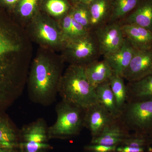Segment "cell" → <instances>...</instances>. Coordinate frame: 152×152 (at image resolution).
<instances>
[{"label":"cell","instance_id":"7402d4cb","mask_svg":"<svg viewBox=\"0 0 152 152\" xmlns=\"http://www.w3.org/2000/svg\"><path fill=\"white\" fill-rule=\"evenodd\" d=\"M110 86L115 99L117 107L120 112L127 102V90L124 79L121 76L114 75L109 80Z\"/></svg>","mask_w":152,"mask_h":152},{"label":"cell","instance_id":"30bf717a","mask_svg":"<svg viewBox=\"0 0 152 152\" xmlns=\"http://www.w3.org/2000/svg\"><path fill=\"white\" fill-rule=\"evenodd\" d=\"M128 132L129 130L118 118L108 126L99 137L93 138L91 143L116 146L129 137Z\"/></svg>","mask_w":152,"mask_h":152},{"label":"cell","instance_id":"5b68a950","mask_svg":"<svg viewBox=\"0 0 152 152\" xmlns=\"http://www.w3.org/2000/svg\"><path fill=\"white\" fill-rule=\"evenodd\" d=\"M66 44V53L72 65L86 66L97 60L101 55L93 31Z\"/></svg>","mask_w":152,"mask_h":152},{"label":"cell","instance_id":"7a4b0ae2","mask_svg":"<svg viewBox=\"0 0 152 152\" xmlns=\"http://www.w3.org/2000/svg\"><path fill=\"white\" fill-rule=\"evenodd\" d=\"M58 92L62 100L83 110L98 102L95 88L87 79L85 66L71 65L61 77Z\"/></svg>","mask_w":152,"mask_h":152},{"label":"cell","instance_id":"4316f807","mask_svg":"<svg viewBox=\"0 0 152 152\" xmlns=\"http://www.w3.org/2000/svg\"><path fill=\"white\" fill-rule=\"evenodd\" d=\"M86 149L94 152H111L116 150V146H108L99 144H93L86 147Z\"/></svg>","mask_w":152,"mask_h":152},{"label":"cell","instance_id":"5bb4252c","mask_svg":"<svg viewBox=\"0 0 152 152\" xmlns=\"http://www.w3.org/2000/svg\"><path fill=\"white\" fill-rule=\"evenodd\" d=\"M127 102L152 100V74L126 85Z\"/></svg>","mask_w":152,"mask_h":152},{"label":"cell","instance_id":"f546056e","mask_svg":"<svg viewBox=\"0 0 152 152\" xmlns=\"http://www.w3.org/2000/svg\"><path fill=\"white\" fill-rule=\"evenodd\" d=\"M18 1L19 0H3L4 2L8 5L14 4Z\"/></svg>","mask_w":152,"mask_h":152},{"label":"cell","instance_id":"ba28073f","mask_svg":"<svg viewBox=\"0 0 152 152\" xmlns=\"http://www.w3.org/2000/svg\"><path fill=\"white\" fill-rule=\"evenodd\" d=\"M116 119L98 102L85 110L84 126L89 130L94 138Z\"/></svg>","mask_w":152,"mask_h":152},{"label":"cell","instance_id":"d4e9b609","mask_svg":"<svg viewBox=\"0 0 152 152\" xmlns=\"http://www.w3.org/2000/svg\"><path fill=\"white\" fill-rule=\"evenodd\" d=\"M18 145L22 152H45L51 148L49 144L46 143H36L32 142H22Z\"/></svg>","mask_w":152,"mask_h":152},{"label":"cell","instance_id":"83f0119b","mask_svg":"<svg viewBox=\"0 0 152 152\" xmlns=\"http://www.w3.org/2000/svg\"><path fill=\"white\" fill-rule=\"evenodd\" d=\"M76 4H89L92 0H72Z\"/></svg>","mask_w":152,"mask_h":152},{"label":"cell","instance_id":"8992f818","mask_svg":"<svg viewBox=\"0 0 152 152\" xmlns=\"http://www.w3.org/2000/svg\"><path fill=\"white\" fill-rule=\"evenodd\" d=\"M96 40L101 55L113 53L121 48L125 39L121 24L109 22L92 31Z\"/></svg>","mask_w":152,"mask_h":152},{"label":"cell","instance_id":"ac0fdd59","mask_svg":"<svg viewBox=\"0 0 152 152\" xmlns=\"http://www.w3.org/2000/svg\"><path fill=\"white\" fill-rule=\"evenodd\" d=\"M37 37L42 42L50 45H56L65 42L62 33L53 25L45 21H40L36 26Z\"/></svg>","mask_w":152,"mask_h":152},{"label":"cell","instance_id":"4fadbf2b","mask_svg":"<svg viewBox=\"0 0 152 152\" xmlns=\"http://www.w3.org/2000/svg\"><path fill=\"white\" fill-rule=\"evenodd\" d=\"M85 72L90 84L95 88L98 85L109 80L113 72L105 60H98L85 66Z\"/></svg>","mask_w":152,"mask_h":152},{"label":"cell","instance_id":"d6986e66","mask_svg":"<svg viewBox=\"0 0 152 152\" xmlns=\"http://www.w3.org/2000/svg\"><path fill=\"white\" fill-rule=\"evenodd\" d=\"M90 32L75 20L71 10L63 18L62 33L65 42H68L86 35Z\"/></svg>","mask_w":152,"mask_h":152},{"label":"cell","instance_id":"6da1fadb","mask_svg":"<svg viewBox=\"0 0 152 152\" xmlns=\"http://www.w3.org/2000/svg\"><path fill=\"white\" fill-rule=\"evenodd\" d=\"M61 77L59 68L49 59L37 58L33 64L29 81L31 99L44 106L50 104L58 92Z\"/></svg>","mask_w":152,"mask_h":152},{"label":"cell","instance_id":"9a60e30c","mask_svg":"<svg viewBox=\"0 0 152 152\" xmlns=\"http://www.w3.org/2000/svg\"><path fill=\"white\" fill-rule=\"evenodd\" d=\"M88 7L91 31L109 22L111 14V0H92Z\"/></svg>","mask_w":152,"mask_h":152},{"label":"cell","instance_id":"1f68e13d","mask_svg":"<svg viewBox=\"0 0 152 152\" xmlns=\"http://www.w3.org/2000/svg\"><path fill=\"white\" fill-rule=\"evenodd\" d=\"M0 147H1V148H4V147H3V146L2 145H1V144H0Z\"/></svg>","mask_w":152,"mask_h":152},{"label":"cell","instance_id":"484cf974","mask_svg":"<svg viewBox=\"0 0 152 152\" xmlns=\"http://www.w3.org/2000/svg\"><path fill=\"white\" fill-rule=\"evenodd\" d=\"M38 0H21L19 11L21 15L28 18L32 15L35 10Z\"/></svg>","mask_w":152,"mask_h":152},{"label":"cell","instance_id":"52a82bcc","mask_svg":"<svg viewBox=\"0 0 152 152\" xmlns=\"http://www.w3.org/2000/svg\"><path fill=\"white\" fill-rule=\"evenodd\" d=\"M152 74V48L136 50L129 65L123 75L129 82L136 81Z\"/></svg>","mask_w":152,"mask_h":152},{"label":"cell","instance_id":"44dd1931","mask_svg":"<svg viewBox=\"0 0 152 152\" xmlns=\"http://www.w3.org/2000/svg\"><path fill=\"white\" fill-rule=\"evenodd\" d=\"M0 144L6 148L14 149L18 145L16 132L8 120L0 116Z\"/></svg>","mask_w":152,"mask_h":152},{"label":"cell","instance_id":"277c9868","mask_svg":"<svg viewBox=\"0 0 152 152\" xmlns=\"http://www.w3.org/2000/svg\"><path fill=\"white\" fill-rule=\"evenodd\" d=\"M119 119L128 130L149 134L152 132V100L127 102Z\"/></svg>","mask_w":152,"mask_h":152},{"label":"cell","instance_id":"7c38bea8","mask_svg":"<svg viewBox=\"0 0 152 152\" xmlns=\"http://www.w3.org/2000/svg\"><path fill=\"white\" fill-rule=\"evenodd\" d=\"M120 23L138 25L152 32V0H141L135 9Z\"/></svg>","mask_w":152,"mask_h":152},{"label":"cell","instance_id":"f1b7e54d","mask_svg":"<svg viewBox=\"0 0 152 152\" xmlns=\"http://www.w3.org/2000/svg\"><path fill=\"white\" fill-rule=\"evenodd\" d=\"M149 152H152V132L148 134Z\"/></svg>","mask_w":152,"mask_h":152},{"label":"cell","instance_id":"8fae6325","mask_svg":"<svg viewBox=\"0 0 152 152\" xmlns=\"http://www.w3.org/2000/svg\"><path fill=\"white\" fill-rule=\"evenodd\" d=\"M125 37L137 50L152 48V32L134 24H121Z\"/></svg>","mask_w":152,"mask_h":152},{"label":"cell","instance_id":"cb8c5ba5","mask_svg":"<svg viewBox=\"0 0 152 152\" xmlns=\"http://www.w3.org/2000/svg\"><path fill=\"white\" fill-rule=\"evenodd\" d=\"M46 7L48 12L54 16L65 15L69 10L67 3L64 0H48Z\"/></svg>","mask_w":152,"mask_h":152},{"label":"cell","instance_id":"3957f363","mask_svg":"<svg viewBox=\"0 0 152 152\" xmlns=\"http://www.w3.org/2000/svg\"><path fill=\"white\" fill-rule=\"evenodd\" d=\"M56 109L57 120L48 128L49 138L75 135L84 127L85 110L64 100L58 104Z\"/></svg>","mask_w":152,"mask_h":152},{"label":"cell","instance_id":"ffe728a7","mask_svg":"<svg viewBox=\"0 0 152 152\" xmlns=\"http://www.w3.org/2000/svg\"><path fill=\"white\" fill-rule=\"evenodd\" d=\"M141 0H111L109 22H121L134 10Z\"/></svg>","mask_w":152,"mask_h":152},{"label":"cell","instance_id":"2e32d148","mask_svg":"<svg viewBox=\"0 0 152 152\" xmlns=\"http://www.w3.org/2000/svg\"><path fill=\"white\" fill-rule=\"evenodd\" d=\"M98 102L115 118H119L121 112L117 107L116 102L112 92L109 80L98 85L95 88Z\"/></svg>","mask_w":152,"mask_h":152},{"label":"cell","instance_id":"e0dca14e","mask_svg":"<svg viewBox=\"0 0 152 152\" xmlns=\"http://www.w3.org/2000/svg\"><path fill=\"white\" fill-rule=\"evenodd\" d=\"M48 128L43 119H39L22 129L23 142L46 143L49 139Z\"/></svg>","mask_w":152,"mask_h":152},{"label":"cell","instance_id":"4dcf8cb0","mask_svg":"<svg viewBox=\"0 0 152 152\" xmlns=\"http://www.w3.org/2000/svg\"><path fill=\"white\" fill-rule=\"evenodd\" d=\"M0 152H15L14 151L13 149L6 148L0 147Z\"/></svg>","mask_w":152,"mask_h":152},{"label":"cell","instance_id":"9c48e42d","mask_svg":"<svg viewBox=\"0 0 152 152\" xmlns=\"http://www.w3.org/2000/svg\"><path fill=\"white\" fill-rule=\"evenodd\" d=\"M136 50L129 41L125 38L122 46L116 51L104 56V59L108 64L114 75L123 77Z\"/></svg>","mask_w":152,"mask_h":152},{"label":"cell","instance_id":"603a6c76","mask_svg":"<svg viewBox=\"0 0 152 152\" xmlns=\"http://www.w3.org/2000/svg\"><path fill=\"white\" fill-rule=\"evenodd\" d=\"M73 18L89 32L91 31L88 4H76L71 10Z\"/></svg>","mask_w":152,"mask_h":152}]
</instances>
